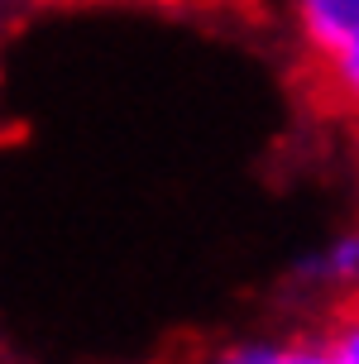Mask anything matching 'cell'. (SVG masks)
Wrapping results in <instances>:
<instances>
[{
	"label": "cell",
	"instance_id": "6da1fadb",
	"mask_svg": "<svg viewBox=\"0 0 359 364\" xmlns=\"http://www.w3.org/2000/svg\"><path fill=\"white\" fill-rule=\"evenodd\" d=\"M287 19L316 68L359 48V0H287Z\"/></svg>",
	"mask_w": 359,
	"mask_h": 364
},
{
	"label": "cell",
	"instance_id": "7a4b0ae2",
	"mask_svg": "<svg viewBox=\"0 0 359 364\" xmlns=\"http://www.w3.org/2000/svg\"><path fill=\"white\" fill-rule=\"evenodd\" d=\"M292 278H297V288L316 292V297H336L345 307H359V220L321 240L316 250H306Z\"/></svg>",
	"mask_w": 359,
	"mask_h": 364
},
{
	"label": "cell",
	"instance_id": "3957f363",
	"mask_svg": "<svg viewBox=\"0 0 359 364\" xmlns=\"http://www.w3.org/2000/svg\"><path fill=\"white\" fill-rule=\"evenodd\" d=\"M316 77H321L326 96L359 120V48L345 53V58H336V63H326V68H316Z\"/></svg>",
	"mask_w": 359,
	"mask_h": 364
},
{
	"label": "cell",
	"instance_id": "277c9868",
	"mask_svg": "<svg viewBox=\"0 0 359 364\" xmlns=\"http://www.w3.org/2000/svg\"><path fill=\"white\" fill-rule=\"evenodd\" d=\"M326 350L336 364H359V307H341L321 331Z\"/></svg>",
	"mask_w": 359,
	"mask_h": 364
},
{
	"label": "cell",
	"instance_id": "5b68a950",
	"mask_svg": "<svg viewBox=\"0 0 359 364\" xmlns=\"http://www.w3.org/2000/svg\"><path fill=\"white\" fill-rule=\"evenodd\" d=\"M206 364H278V341H235L220 346Z\"/></svg>",
	"mask_w": 359,
	"mask_h": 364
},
{
	"label": "cell",
	"instance_id": "8992f818",
	"mask_svg": "<svg viewBox=\"0 0 359 364\" xmlns=\"http://www.w3.org/2000/svg\"><path fill=\"white\" fill-rule=\"evenodd\" d=\"M278 364H336L321 336H292L278 341Z\"/></svg>",
	"mask_w": 359,
	"mask_h": 364
}]
</instances>
